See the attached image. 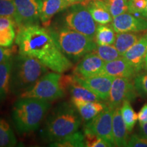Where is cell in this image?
<instances>
[{
    "label": "cell",
    "instance_id": "25",
    "mask_svg": "<svg viewBox=\"0 0 147 147\" xmlns=\"http://www.w3.org/2000/svg\"><path fill=\"white\" fill-rule=\"evenodd\" d=\"M17 144L16 136L10 125L0 117V147H13Z\"/></svg>",
    "mask_w": 147,
    "mask_h": 147
},
{
    "label": "cell",
    "instance_id": "8",
    "mask_svg": "<svg viewBox=\"0 0 147 147\" xmlns=\"http://www.w3.org/2000/svg\"><path fill=\"white\" fill-rule=\"evenodd\" d=\"M16 14L14 22L17 29L39 25L42 0H14Z\"/></svg>",
    "mask_w": 147,
    "mask_h": 147
},
{
    "label": "cell",
    "instance_id": "28",
    "mask_svg": "<svg viewBox=\"0 0 147 147\" xmlns=\"http://www.w3.org/2000/svg\"><path fill=\"white\" fill-rule=\"evenodd\" d=\"M93 52L105 62L111 61L122 57L114 45H97Z\"/></svg>",
    "mask_w": 147,
    "mask_h": 147
},
{
    "label": "cell",
    "instance_id": "13",
    "mask_svg": "<svg viewBox=\"0 0 147 147\" xmlns=\"http://www.w3.org/2000/svg\"><path fill=\"white\" fill-rule=\"evenodd\" d=\"M106 62L94 52L86 55L75 66L73 74L79 77H91L100 75Z\"/></svg>",
    "mask_w": 147,
    "mask_h": 147
},
{
    "label": "cell",
    "instance_id": "27",
    "mask_svg": "<svg viewBox=\"0 0 147 147\" xmlns=\"http://www.w3.org/2000/svg\"><path fill=\"white\" fill-rule=\"evenodd\" d=\"M121 111L127 131L129 133H131L138 120V115L134 110L129 101L127 100L123 102L121 106Z\"/></svg>",
    "mask_w": 147,
    "mask_h": 147
},
{
    "label": "cell",
    "instance_id": "36",
    "mask_svg": "<svg viewBox=\"0 0 147 147\" xmlns=\"http://www.w3.org/2000/svg\"><path fill=\"white\" fill-rule=\"evenodd\" d=\"M138 119L140 124L147 123V103L143 105L138 114Z\"/></svg>",
    "mask_w": 147,
    "mask_h": 147
},
{
    "label": "cell",
    "instance_id": "41",
    "mask_svg": "<svg viewBox=\"0 0 147 147\" xmlns=\"http://www.w3.org/2000/svg\"><path fill=\"white\" fill-rule=\"evenodd\" d=\"M146 71H147V69H146Z\"/></svg>",
    "mask_w": 147,
    "mask_h": 147
},
{
    "label": "cell",
    "instance_id": "12",
    "mask_svg": "<svg viewBox=\"0 0 147 147\" xmlns=\"http://www.w3.org/2000/svg\"><path fill=\"white\" fill-rule=\"evenodd\" d=\"M111 26L117 34L142 32L147 29V19L125 12L113 18Z\"/></svg>",
    "mask_w": 147,
    "mask_h": 147
},
{
    "label": "cell",
    "instance_id": "31",
    "mask_svg": "<svg viewBox=\"0 0 147 147\" xmlns=\"http://www.w3.org/2000/svg\"><path fill=\"white\" fill-rule=\"evenodd\" d=\"M15 14L14 0H0V16H6L14 21Z\"/></svg>",
    "mask_w": 147,
    "mask_h": 147
},
{
    "label": "cell",
    "instance_id": "33",
    "mask_svg": "<svg viewBox=\"0 0 147 147\" xmlns=\"http://www.w3.org/2000/svg\"><path fill=\"white\" fill-rule=\"evenodd\" d=\"M129 12L140 14L146 6V0H128Z\"/></svg>",
    "mask_w": 147,
    "mask_h": 147
},
{
    "label": "cell",
    "instance_id": "2",
    "mask_svg": "<svg viewBox=\"0 0 147 147\" xmlns=\"http://www.w3.org/2000/svg\"><path fill=\"white\" fill-rule=\"evenodd\" d=\"M51 107V102L48 101L20 97L12 110V121L18 133L25 134L36 131Z\"/></svg>",
    "mask_w": 147,
    "mask_h": 147
},
{
    "label": "cell",
    "instance_id": "22",
    "mask_svg": "<svg viewBox=\"0 0 147 147\" xmlns=\"http://www.w3.org/2000/svg\"><path fill=\"white\" fill-rule=\"evenodd\" d=\"M71 95V101H83V102H101V99L97 97L89 89L80 85L73 80L69 84L68 88Z\"/></svg>",
    "mask_w": 147,
    "mask_h": 147
},
{
    "label": "cell",
    "instance_id": "18",
    "mask_svg": "<svg viewBox=\"0 0 147 147\" xmlns=\"http://www.w3.org/2000/svg\"><path fill=\"white\" fill-rule=\"evenodd\" d=\"M113 134L115 146H127L129 132L121 115V107H117L114 109Z\"/></svg>",
    "mask_w": 147,
    "mask_h": 147
},
{
    "label": "cell",
    "instance_id": "38",
    "mask_svg": "<svg viewBox=\"0 0 147 147\" xmlns=\"http://www.w3.org/2000/svg\"><path fill=\"white\" fill-rule=\"evenodd\" d=\"M141 15H142V16H143V17H144L145 18H146L147 19V0H146V6L144 10L141 12Z\"/></svg>",
    "mask_w": 147,
    "mask_h": 147
},
{
    "label": "cell",
    "instance_id": "11",
    "mask_svg": "<svg viewBox=\"0 0 147 147\" xmlns=\"http://www.w3.org/2000/svg\"><path fill=\"white\" fill-rule=\"evenodd\" d=\"M72 76L74 81L89 89L97 97H100L102 101L108 102L109 100L112 83L115 77L108 75H97L83 78L74 74Z\"/></svg>",
    "mask_w": 147,
    "mask_h": 147
},
{
    "label": "cell",
    "instance_id": "7",
    "mask_svg": "<svg viewBox=\"0 0 147 147\" xmlns=\"http://www.w3.org/2000/svg\"><path fill=\"white\" fill-rule=\"evenodd\" d=\"M64 27L95 39L97 25L89 10L82 3H74L64 15Z\"/></svg>",
    "mask_w": 147,
    "mask_h": 147
},
{
    "label": "cell",
    "instance_id": "24",
    "mask_svg": "<svg viewBox=\"0 0 147 147\" xmlns=\"http://www.w3.org/2000/svg\"><path fill=\"white\" fill-rule=\"evenodd\" d=\"M112 26L106 25H97L95 36V41L97 45H113L116 34Z\"/></svg>",
    "mask_w": 147,
    "mask_h": 147
},
{
    "label": "cell",
    "instance_id": "34",
    "mask_svg": "<svg viewBox=\"0 0 147 147\" xmlns=\"http://www.w3.org/2000/svg\"><path fill=\"white\" fill-rule=\"evenodd\" d=\"M127 146L130 147H147V138L140 136L136 134L132 135L129 139Z\"/></svg>",
    "mask_w": 147,
    "mask_h": 147
},
{
    "label": "cell",
    "instance_id": "30",
    "mask_svg": "<svg viewBox=\"0 0 147 147\" xmlns=\"http://www.w3.org/2000/svg\"><path fill=\"white\" fill-rule=\"evenodd\" d=\"M84 140L85 146L87 147H108L109 146L104 140L101 138L87 129L84 128Z\"/></svg>",
    "mask_w": 147,
    "mask_h": 147
},
{
    "label": "cell",
    "instance_id": "15",
    "mask_svg": "<svg viewBox=\"0 0 147 147\" xmlns=\"http://www.w3.org/2000/svg\"><path fill=\"white\" fill-rule=\"evenodd\" d=\"M147 53V34L141 37L135 45L130 48L122 57L135 67L138 72L144 68Z\"/></svg>",
    "mask_w": 147,
    "mask_h": 147
},
{
    "label": "cell",
    "instance_id": "14",
    "mask_svg": "<svg viewBox=\"0 0 147 147\" xmlns=\"http://www.w3.org/2000/svg\"><path fill=\"white\" fill-rule=\"evenodd\" d=\"M138 71L123 57L106 62L100 75H108L113 77L134 78Z\"/></svg>",
    "mask_w": 147,
    "mask_h": 147
},
{
    "label": "cell",
    "instance_id": "37",
    "mask_svg": "<svg viewBox=\"0 0 147 147\" xmlns=\"http://www.w3.org/2000/svg\"><path fill=\"white\" fill-rule=\"evenodd\" d=\"M140 130L141 135L147 138V123L140 124Z\"/></svg>",
    "mask_w": 147,
    "mask_h": 147
},
{
    "label": "cell",
    "instance_id": "26",
    "mask_svg": "<svg viewBox=\"0 0 147 147\" xmlns=\"http://www.w3.org/2000/svg\"><path fill=\"white\" fill-rule=\"evenodd\" d=\"M49 146L53 147H84L85 146L84 134L77 131L60 140L52 142Z\"/></svg>",
    "mask_w": 147,
    "mask_h": 147
},
{
    "label": "cell",
    "instance_id": "10",
    "mask_svg": "<svg viewBox=\"0 0 147 147\" xmlns=\"http://www.w3.org/2000/svg\"><path fill=\"white\" fill-rule=\"evenodd\" d=\"M113 108L107 105L105 109L91 121L86 123L84 127L104 140L109 146H115L113 134Z\"/></svg>",
    "mask_w": 147,
    "mask_h": 147
},
{
    "label": "cell",
    "instance_id": "16",
    "mask_svg": "<svg viewBox=\"0 0 147 147\" xmlns=\"http://www.w3.org/2000/svg\"><path fill=\"white\" fill-rule=\"evenodd\" d=\"M81 3L87 8L96 23L106 25L113 21V16L104 0H84Z\"/></svg>",
    "mask_w": 147,
    "mask_h": 147
},
{
    "label": "cell",
    "instance_id": "21",
    "mask_svg": "<svg viewBox=\"0 0 147 147\" xmlns=\"http://www.w3.org/2000/svg\"><path fill=\"white\" fill-rule=\"evenodd\" d=\"M13 57L0 63V103L6 99L10 91V80Z\"/></svg>",
    "mask_w": 147,
    "mask_h": 147
},
{
    "label": "cell",
    "instance_id": "1",
    "mask_svg": "<svg viewBox=\"0 0 147 147\" xmlns=\"http://www.w3.org/2000/svg\"><path fill=\"white\" fill-rule=\"evenodd\" d=\"M15 42L20 54L36 59L53 71L63 74L73 67L72 62L61 52L47 27H20Z\"/></svg>",
    "mask_w": 147,
    "mask_h": 147
},
{
    "label": "cell",
    "instance_id": "32",
    "mask_svg": "<svg viewBox=\"0 0 147 147\" xmlns=\"http://www.w3.org/2000/svg\"><path fill=\"white\" fill-rule=\"evenodd\" d=\"M134 83L138 94L147 97V73L136 75Z\"/></svg>",
    "mask_w": 147,
    "mask_h": 147
},
{
    "label": "cell",
    "instance_id": "9",
    "mask_svg": "<svg viewBox=\"0 0 147 147\" xmlns=\"http://www.w3.org/2000/svg\"><path fill=\"white\" fill-rule=\"evenodd\" d=\"M138 93L131 78L115 77L112 83L108 106L115 108L121 107L124 101L134 100Z\"/></svg>",
    "mask_w": 147,
    "mask_h": 147
},
{
    "label": "cell",
    "instance_id": "17",
    "mask_svg": "<svg viewBox=\"0 0 147 147\" xmlns=\"http://www.w3.org/2000/svg\"><path fill=\"white\" fill-rule=\"evenodd\" d=\"M72 3L67 0H42L40 21L45 27L49 26L51 18L59 12L69 8Z\"/></svg>",
    "mask_w": 147,
    "mask_h": 147
},
{
    "label": "cell",
    "instance_id": "20",
    "mask_svg": "<svg viewBox=\"0 0 147 147\" xmlns=\"http://www.w3.org/2000/svg\"><path fill=\"white\" fill-rule=\"evenodd\" d=\"M16 23L12 18L0 16V46L12 47L16 39Z\"/></svg>",
    "mask_w": 147,
    "mask_h": 147
},
{
    "label": "cell",
    "instance_id": "4",
    "mask_svg": "<svg viewBox=\"0 0 147 147\" xmlns=\"http://www.w3.org/2000/svg\"><path fill=\"white\" fill-rule=\"evenodd\" d=\"M47 72V67L38 59L18 53L13 56L10 91L20 96Z\"/></svg>",
    "mask_w": 147,
    "mask_h": 147
},
{
    "label": "cell",
    "instance_id": "39",
    "mask_svg": "<svg viewBox=\"0 0 147 147\" xmlns=\"http://www.w3.org/2000/svg\"><path fill=\"white\" fill-rule=\"evenodd\" d=\"M67 1L72 3V4H74V3H81L82 1H84V0H67Z\"/></svg>",
    "mask_w": 147,
    "mask_h": 147
},
{
    "label": "cell",
    "instance_id": "6",
    "mask_svg": "<svg viewBox=\"0 0 147 147\" xmlns=\"http://www.w3.org/2000/svg\"><path fill=\"white\" fill-rule=\"evenodd\" d=\"M61 74L56 71L47 72L20 97H34L48 102L61 98L65 91L61 84Z\"/></svg>",
    "mask_w": 147,
    "mask_h": 147
},
{
    "label": "cell",
    "instance_id": "29",
    "mask_svg": "<svg viewBox=\"0 0 147 147\" xmlns=\"http://www.w3.org/2000/svg\"><path fill=\"white\" fill-rule=\"evenodd\" d=\"M113 18L129 12L128 0H104Z\"/></svg>",
    "mask_w": 147,
    "mask_h": 147
},
{
    "label": "cell",
    "instance_id": "40",
    "mask_svg": "<svg viewBox=\"0 0 147 147\" xmlns=\"http://www.w3.org/2000/svg\"><path fill=\"white\" fill-rule=\"evenodd\" d=\"M144 67L145 69H147V53L146 55V57H145V60H144Z\"/></svg>",
    "mask_w": 147,
    "mask_h": 147
},
{
    "label": "cell",
    "instance_id": "5",
    "mask_svg": "<svg viewBox=\"0 0 147 147\" xmlns=\"http://www.w3.org/2000/svg\"><path fill=\"white\" fill-rule=\"evenodd\" d=\"M49 30L61 52L71 61L77 62L97 47L95 39L64 27H50Z\"/></svg>",
    "mask_w": 147,
    "mask_h": 147
},
{
    "label": "cell",
    "instance_id": "23",
    "mask_svg": "<svg viewBox=\"0 0 147 147\" xmlns=\"http://www.w3.org/2000/svg\"><path fill=\"white\" fill-rule=\"evenodd\" d=\"M140 38V35L136 34V32L118 33L116 35L115 42L113 45L123 56Z\"/></svg>",
    "mask_w": 147,
    "mask_h": 147
},
{
    "label": "cell",
    "instance_id": "19",
    "mask_svg": "<svg viewBox=\"0 0 147 147\" xmlns=\"http://www.w3.org/2000/svg\"><path fill=\"white\" fill-rule=\"evenodd\" d=\"M81 117L82 120L87 123L95 118L105 109L107 105L101 102H83L71 101Z\"/></svg>",
    "mask_w": 147,
    "mask_h": 147
},
{
    "label": "cell",
    "instance_id": "3",
    "mask_svg": "<svg viewBox=\"0 0 147 147\" xmlns=\"http://www.w3.org/2000/svg\"><path fill=\"white\" fill-rule=\"evenodd\" d=\"M82 118L72 104H59L48 116L44 127L45 138L50 142L60 140L78 131Z\"/></svg>",
    "mask_w": 147,
    "mask_h": 147
},
{
    "label": "cell",
    "instance_id": "35",
    "mask_svg": "<svg viewBox=\"0 0 147 147\" xmlns=\"http://www.w3.org/2000/svg\"><path fill=\"white\" fill-rule=\"evenodd\" d=\"M10 48L11 47L4 48L0 46V63H3L13 57L12 55L13 51Z\"/></svg>",
    "mask_w": 147,
    "mask_h": 147
}]
</instances>
